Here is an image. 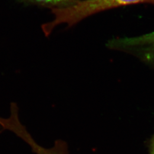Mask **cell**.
<instances>
[{
	"label": "cell",
	"mask_w": 154,
	"mask_h": 154,
	"mask_svg": "<svg viewBox=\"0 0 154 154\" xmlns=\"http://www.w3.org/2000/svg\"><path fill=\"white\" fill-rule=\"evenodd\" d=\"M147 3L154 5V0H82L60 10L61 22L71 27L87 17L105 11L123 6Z\"/></svg>",
	"instance_id": "6da1fadb"
},
{
	"label": "cell",
	"mask_w": 154,
	"mask_h": 154,
	"mask_svg": "<svg viewBox=\"0 0 154 154\" xmlns=\"http://www.w3.org/2000/svg\"><path fill=\"white\" fill-rule=\"evenodd\" d=\"M106 46L132 54L154 68V32L135 37L113 38L108 41Z\"/></svg>",
	"instance_id": "7a4b0ae2"
},
{
	"label": "cell",
	"mask_w": 154,
	"mask_h": 154,
	"mask_svg": "<svg viewBox=\"0 0 154 154\" xmlns=\"http://www.w3.org/2000/svg\"><path fill=\"white\" fill-rule=\"evenodd\" d=\"M25 5H34L51 10L69 7L75 4L80 0H18Z\"/></svg>",
	"instance_id": "3957f363"
},
{
	"label": "cell",
	"mask_w": 154,
	"mask_h": 154,
	"mask_svg": "<svg viewBox=\"0 0 154 154\" xmlns=\"http://www.w3.org/2000/svg\"><path fill=\"white\" fill-rule=\"evenodd\" d=\"M150 154H154V136L152 139L150 148Z\"/></svg>",
	"instance_id": "277c9868"
}]
</instances>
